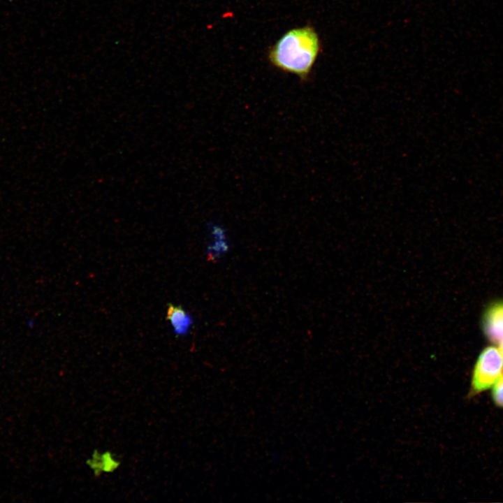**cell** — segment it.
Segmentation results:
<instances>
[{
    "label": "cell",
    "instance_id": "cell-1",
    "mask_svg": "<svg viewBox=\"0 0 503 503\" xmlns=\"http://www.w3.org/2000/svg\"><path fill=\"white\" fill-rule=\"evenodd\" d=\"M320 50L317 33L312 27L307 25L284 34L270 48L268 59L277 68L306 80Z\"/></svg>",
    "mask_w": 503,
    "mask_h": 503
},
{
    "label": "cell",
    "instance_id": "cell-2",
    "mask_svg": "<svg viewBox=\"0 0 503 503\" xmlns=\"http://www.w3.org/2000/svg\"><path fill=\"white\" fill-rule=\"evenodd\" d=\"M503 372V356L499 349L486 348L480 354L474 367L472 388L474 393L488 389Z\"/></svg>",
    "mask_w": 503,
    "mask_h": 503
},
{
    "label": "cell",
    "instance_id": "cell-3",
    "mask_svg": "<svg viewBox=\"0 0 503 503\" xmlns=\"http://www.w3.org/2000/svg\"><path fill=\"white\" fill-rule=\"evenodd\" d=\"M483 328L490 341L500 342L503 340V302H496L487 309Z\"/></svg>",
    "mask_w": 503,
    "mask_h": 503
},
{
    "label": "cell",
    "instance_id": "cell-4",
    "mask_svg": "<svg viewBox=\"0 0 503 503\" xmlns=\"http://www.w3.org/2000/svg\"><path fill=\"white\" fill-rule=\"evenodd\" d=\"M167 319L177 335H186L192 323L190 316L185 310L182 307L174 305H168Z\"/></svg>",
    "mask_w": 503,
    "mask_h": 503
},
{
    "label": "cell",
    "instance_id": "cell-5",
    "mask_svg": "<svg viewBox=\"0 0 503 503\" xmlns=\"http://www.w3.org/2000/svg\"><path fill=\"white\" fill-rule=\"evenodd\" d=\"M493 397L495 402L498 406L503 407V374L494 384Z\"/></svg>",
    "mask_w": 503,
    "mask_h": 503
},
{
    "label": "cell",
    "instance_id": "cell-6",
    "mask_svg": "<svg viewBox=\"0 0 503 503\" xmlns=\"http://www.w3.org/2000/svg\"><path fill=\"white\" fill-rule=\"evenodd\" d=\"M499 350L503 356V340L500 342Z\"/></svg>",
    "mask_w": 503,
    "mask_h": 503
}]
</instances>
